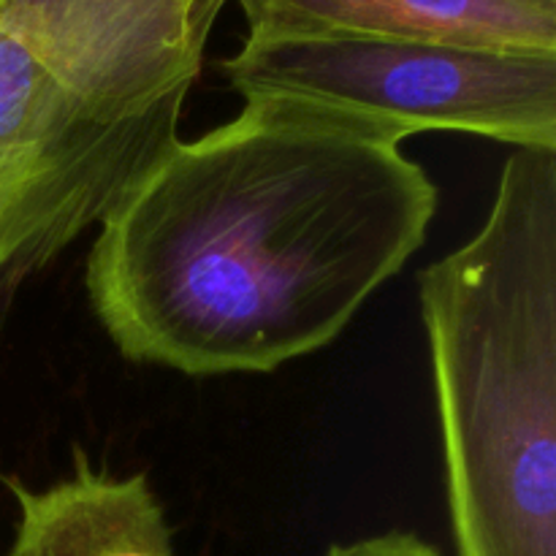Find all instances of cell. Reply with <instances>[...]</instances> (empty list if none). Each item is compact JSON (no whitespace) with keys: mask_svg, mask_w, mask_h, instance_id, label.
<instances>
[{"mask_svg":"<svg viewBox=\"0 0 556 556\" xmlns=\"http://www.w3.org/2000/svg\"><path fill=\"white\" fill-rule=\"evenodd\" d=\"M16 500V527L5 556H174L172 527L144 472L92 470L74 448V472L47 489L3 478Z\"/></svg>","mask_w":556,"mask_h":556,"instance_id":"7","label":"cell"},{"mask_svg":"<svg viewBox=\"0 0 556 556\" xmlns=\"http://www.w3.org/2000/svg\"><path fill=\"white\" fill-rule=\"evenodd\" d=\"M226 0H0V33L112 114L190 92Z\"/></svg>","mask_w":556,"mask_h":556,"instance_id":"5","label":"cell"},{"mask_svg":"<svg viewBox=\"0 0 556 556\" xmlns=\"http://www.w3.org/2000/svg\"><path fill=\"white\" fill-rule=\"evenodd\" d=\"M223 76L242 101L351 119L389 139L470 134L556 150V54L369 36H248Z\"/></svg>","mask_w":556,"mask_h":556,"instance_id":"3","label":"cell"},{"mask_svg":"<svg viewBox=\"0 0 556 556\" xmlns=\"http://www.w3.org/2000/svg\"><path fill=\"white\" fill-rule=\"evenodd\" d=\"M185 98L101 112L0 33V299L109 220L179 139Z\"/></svg>","mask_w":556,"mask_h":556,"instance_id":"4","label":"cell"},{"mask_svg":"<svg viewBox=\"0 0 556 556\" xmlns=\"http://www.w3.org/2000/svg\"><path fill=\"white\" fill-rule=\"evenodd\" d=\"M248 36H369L556 54V0H237Z\"/></svg>","mask_w":556,"mask_h":556,"instance_id":"6","label":"cell"},{"mask_svg":"<svg viewBox=\"0 0 556 556\" xmlns=\"http://www.w3.org/2000/svg\"><path fill=\"white\" fill-rule=\"evenodd\" d=\"M456 556H556V150L418 275Z\"/></svg>","mask_w":556,"mask_h":556,"instance_id":"2","label":"cell"},{"mask_svg":"<svg viewBox=\"0 0 556 556\" xmlns=\"http://www.w3.org/2000/svg\"><path fill=\"white\" fill-rule=\"evenodd\" d=\"M438 185L402 141L248 101L177 139L98 228L85 288L128 362L275 372L331 345L424 248Z\"/></svg>","mask_w":556,"mask_h":556,"instance_id":"1","label":"cell"},{"mask_svg":"<svg viewBox=\"0 0 556 556\" xmlns=\"http://www.w3.org/2000/svg\"><path fill=\"white\" fill-rule=\"evenodd\" d=\"M326 556H443L432 543L421 541L413 532H383L353 543H334Z\"/></svg>","mask_w":556,"mask_h":556,"instance_id":"8","label":"cell"}]
</instances>
